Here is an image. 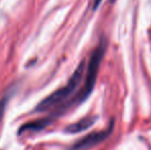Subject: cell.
<instances>
[{
	"label": "cell",
	"mask_w": 151,
	"mask_h": 150,
	"mask_svg": "<svg viewBox=\"0 0 151 150\" xmlns=\"http://www.w3.org/2000/svg\"><path fill=\"white\" fill-rule=\"evenodd\" d=\"M101 2H102V0H93V9H97L98 7H99V5L101 4Z\"/></svg>",
	"instance_id": "obj_7"
},
{
	"label": "cell",
	"mask_w": 151,
	"mask_h": 150,
	"mask_svg": "<svg viewBox=\"0 0 151 150\" xmlns=\"http://www.w3.org/2000/svg\"><path fill=\"white\" fill-rule=\"evenodd\" d=\"M106 48H107V41L105 39H102L100 41L99 45L95 48L93 52L90 59V62L88 65V69H86V79H84V84L78 95L73 99L72 103H76V104H80L83 101H86L88 98V96L91 94L93 88H95L96 80H97L98 72H99V68L101 62L103 60V57L105 55Z\"/></svg>",
	"instance_id": "obj_1"
},
{
	"label": "cell",
	"mask_w": 151,
	"mask_h": 150,
	"mask_svg": "<svg viewBox=\"0 0 151 150\" xmlns=\"http://www.w3.org/2000/svg\"><path fill=\"white\" fill-rule=\"evenodd\" d=\"M97 116H86V117L78 120L75 123L68 126L65 128V132L69 133V134H77V133L83 132V131H86L88 128H90L91 126H93V124L97 121Z\"/></svg>",
	"instance_id": "obj_4"
},
{
	"label": "cell",
	"mask_w": 151,
	"mask_h": 150,
	"mask_svg": "<svg viewBox=\"0 0 151 150\" xmlns=\"http://www.w3.org/2000/svg\"><path fill=\"white\" fill-rule=\"evenodd\" d=\"M113 128H114V123L112 121L109 124L108 128H106L104 131H100V132H95V133H91V134H88V136L80 139L77 143H75L70 148V150H90L93 147L99 145L100 143L104 142L111 135Z\"/></svg>",
	"instance_id": "obj_3"
},
{
	"label": "cell",
	"mask_w": 151,
	"mask_h": 150,
	"mask_svg": "<svg viewBox=\"0 0 151 150\" xmlns=\"http://www.w3.org/2000/svg\"><path fill=\"white\" fill-rule=\"evenodd\" d=\"M84 72V61H82L78 65L77 69L74 71V73L68 80L67 84L64 85L63 88L57 90L52 95L46 97L44 100H42L39 104L36 106V112H43V111L50 110V108L57 106V105L63 103L66 99H68L78 88L79 83L81 82L82 77H83Z\"/></svg>",
	"instance_id": "obj_2"
},
{
	"label": "cell",
	"mask_w": 151,
	"mask_h": 150,
	"mask_svg": "<svg viewBox=\"0 0 151 150\" xmlns=\"http://www.w3.org/2000/svg\"><path fill=\"white\" fill-rule=\"evenodd\" d=\"M9 98H10L9 95H6V96H4L2 99H0V122H1L2 118H3L4 112H5L6 105H7Z\"/></svg>",
	"instance_id": "obj_6"
},
{
	"label": "cell",
	"mask_w": 151,
	"mask_h": 150,
	"mask_svg": "<svg viewBox=\"0 0 151 150\" xmlns=\"http://www.w3.org/2000/svg\"><path fill=\"white\" fill-rule=\"evenodd\" d=\"M52 121V119L50 117L46 118H40V119L34 120V121L28 122V123H25L22 128L19 131V134H23L26 131H31V132H39V131L45 128L47 126H50V122Z\"/></svg>",
	"instance_id": "obj_5"
},
{
	"label": "cell",
	"mask_w": 151,
	"mask_h": 150,
	"mask_svg": "<svg viewBox=\"0 0 151 150\" xmlns=\"http://www.w3.org/2000/svg\"><path fill=\"white\" fill-rule=\"evenodd\" d=\"M110 2H111V3H114V2H115V0H109Z\"/></svg>",
	"instance_id": "obj_8"
}]
</instances>
